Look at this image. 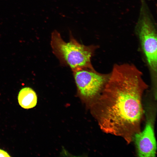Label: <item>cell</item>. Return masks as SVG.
Segmentation results:
<instances>
[{
  "label": "cell",
  "mask_w": 157,
  "mask_h": 157,
  "mask_svg": "<svg viewBox=\"0 0 157 157\" xmlns=\"http://www.w3.org/2000/svg\"><path fill=\"white\" fill-rule=\"evenodd\" d=\"M148 86L132 64H115L99 96L90 106L101 129L127 143L140 131L141 100Z\"/></svg>",
  "instance_id": "obj_1"
},
{
  "label": "cell",
  "mask_w": 157,
  "mask_h": 157,
  "mask_svg": "<svg viewBox=\"0 0 157 157\" xmlns=\"http://www.w3.org/2000/svg\"><path fill=\"white\" fill-rule=\"evenodd\" d=\"M69 34V41L66 42L57 30L51 33L50 44L52 52L60 64L69 67L72 72L93 68L91 60L96 46L81 44L74 38L71 31Z\"/></svg>",
  "instance_id": "obj_2"
},
{
  "label": "cell",
  "mask_w": 157,
  "mask_h": 157,
  "mask_svg": "<svg viewBox=\"0 0 157 157\" xmlns=\"http://www.w3.org/2000/svg\"><path fill=\"white\" fill-rule=\"evenodd\" d=\"M139 15L135 27L146 59L151 68L156 72V26L145 0H141Z\"/></svg>",
  "instance_id": "obj_3"
},
{
  "label": "cell",
  "mask_w": 157,
  "mask_h": 157,
  "mask_svg": "<svg viewBox=\"0 0 157 157\" xmlns=\"http://www.w3.org/2000/svg\"><path fill=\"white\" fill-rule=\"evenodd\" d=\"M77 88V94L90 106L99 97L108 76L97 72L94 68L72 72Z\"/></svg>",
  "instance_id": "obj_4"
},
{
  "label": "cell",
  "mask_w": 157,
  "mask_h": 157,
  "mask_svg": "<svg viewBox=\"0 0 157 157\" xmlns=\"http://www.w3.org/2000/svg\"><path fill=\"white\" fill-rule=\"evenodd\" d=\"M153 122L152 120H147L143 130L136 133L133 138L139 157L155 156L156 144Z\"/></svg>",
  "instance_id": "obj_5"
},
{
  "label": "cell",
  "mask_w": 157,
  "mask_h": 157,
  "mask_svg": "<svg viewBox=\"0 0 157 157\" xmlns=\"http://www.w3.org/2000/svg\"><path fill=\"white\" fill-rule=\"evenodd\" d=\"M18 99L19 105L25 109L33 108L37 104L36 94L30 88L26 87L22 89L19 92Z\"/></svg>",
  "instance_id": "obj_6"
},
{
  "label": "cell",
  "mask_w": 157,
  "mask_h": 157,
  "mask_svg": "<svg viewBox=\"0 0 157 157\" xmlns=\"http://www.w3.org/2000/svg\"><path fill=\"white\" fill-rule=\"evenodd\" d=\"M9 154L5 151L0 149V157H10Z\"/></svg>",
  "instance_id": "obj_7"
}]
</instances>
